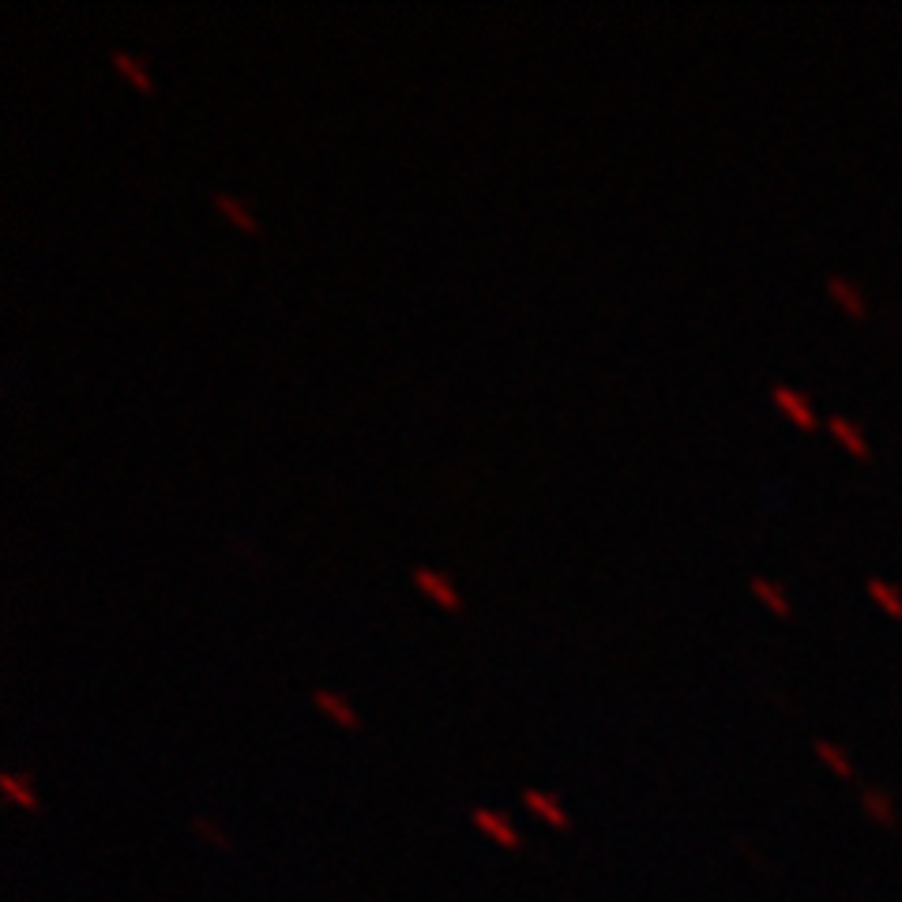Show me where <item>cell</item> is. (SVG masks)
I'll return each instance as SVG.
<instances>
[{"mask_svg":"<svg viewBox=\"0 0 902 902\" xmlns=\"http://www.w3.org/2000/svg\"><path fill=\"white\" fill-rule=\"evenodd\" d=\"M827 294L839 301L842 309L850 312V316H865L869 312V301H865V290L857 286L850 275H842V271H831L827 275Z\"/></svg>","mask_w":902,"mask_h":902,"instance_id":"obj_1","label":"cell"},{"mask_svg":"<svg viewBox=\"0 0 902 902\" xmlns=\"http://www.w3.org/2000/svg\"><path fill=\"white\" fill-rule=\"evenodd\" d=\"M771 399H775L801 429H812V425H816V406H812L797 388H790V384H775V388H771Z\"/></svg>","mask_w":902,"mask_h":902,"instance_id":"obj_2","label":"cell"},{"mask_svg":"<svg viewBox=\"0 0 902 902\" xmlns=\"http://www.w3.org/2000/svg\"><path fill=\"white\" fill-rule=\"evenodd\" d=\"M523 805H527L534 816H542L545 824L553 827H568V812L560 809V801L549 790H538V786H527L523 790Z\"/></svg>","mask_w":902,"mask_h":902,"instance_id":"obj_3","label":"cell"},{"mask_svg":"<svg viewBox=\"0 0 902 902\" xmlns=\"http://www.w3.org/2000/svg\"><path fill=\"white\" fill-rule=\"evenodd\" d=\"M470 820L482 827L485 835L493 842H500V846H508V850H519V835H515V827L500 816V812L493 809H470Z\"/></svg>","mask_w":902,"mask_h":902,"instance_id":"obj_4","label":"cell"},{"mask_svg":"<svg viewBox=\"0 0 902 902\" xmlns=\"http://www.w3.org/2000/svg\"><path fill=\"white\" fill-rule=\"evenodd\" d=\"M410 576H414V583H418L421 591L433 594L440 606H448V609L459 606V594H455V587H451V583L440 576V572H433V568H421V564H418V568H410Z\"/></svg>","mask_w":902,"mask_h":902,"instance_id":"obj_5","label":"cell"},{"mask_svg":"<svg viewBox=\"0 0 902 902\" xmlns=\"http://www.w3.org/2000/svg\"><path fill=\"white\" fill-rule=\"evenodd\" d=\"M827 429H831V436H835L839 444H846V451H854L857 459H869V440H865V433H861L850 418L831 414V418H827Z\"/></svg>","mask_w":902,"mask_h":902,"instance_id":"obj_6","label":"cell"},{"mask_svg":"<svg viewBox=\"0 0 902 902\" xmlns=\"http://www.w3.org/2000/svg\"><path fill=\"white\" fill-rule=\"evenodd\" d=\"M861 805H865V812H869L876 824H884V827L895 824V801H891V794L880 790V786H861Z\"/></svg>","mask_w":902,"mask_h":902,"instance_id":"obj_7","label":"cell"},{"mask_svg":"<svg viewBox=\"0 0 902 902\" xmlns=\"http://www.w3.org/2000/svg\"><path fill=\"white\" fill-rule=\"evenodd\" d=\"M865 591H869V598L884 609V613L902 617V587H895V583H887V579H880V576H869L865 579Z\"/></svg>","mask_w":902,"mask_h":902,"instance_id":"obj_8","label":"cell"},{"mask_svg":"<svg viewBox=\"0 0 902 902\" xmlns=\"http://www.w3.org/2000/svg\"><path fill=\"white\" fill-rule=\"evenodd\" d=\"M0 790H4V797L12 801V805H19V809H38V797H34L31 790V778L27 775H16V771H4L0 775Z\"/></svg>","mask_w":902,"mask_h":902,"instance_id":"obj_9","label":"cell"},{"mask_svg":"<svg viewBox=\"0 0 902 902\" xmlns=\"http://www.w3.org/2000/svg\"><path fill=\"white\" fill-rule=\"evenodd\" d=\"M312 703H316V707H320L324 715L335 718L339 726H346V730H354V726H358V718H354V711H350V707H346V703L339 700L335 692H327V688H312Z\"/></svg>","mask_w":902,"mask_h":902,"instance_id":"obj_10","label":"cell"},{"mask_svg":"<svg viewBox=\"0 0 902 902\" xmlns=\"http://www.w3.org/2000/svg\"><path fill=\"white\" fill-rule=\"evenodd\" d=\"M211 203H215L218 211L230 218L234 226H241V230H256V222H252L249 203L245 200H237V196H230V192H222V188H218V192H211Z\"/></svg>","mask_w":902,"mask_h":902,"instance_id":"obj_11","label":"cell"},{"mask_svg":"<svg viewBox=\"0 0 902 902\" xmlns=\"http://www.w3.org/2000/svg\"><path fill=\"white\" fill-rule=\"evenodd\" d=\"M812 748H816V756L835 771V775L842 778H854V763H850V756H846V748L835 745V741H827V737H816L812 741Z\"/></svg>","mask_w":902,"mask_h":902,"instance_id":"obj_12","label":"cell"},{"mask_svg":"<svg viewBox=\"0 0 902 902\" xmlns=\"http://www.w3.org/2000/svg\"><path fill=\"white\" fill-rule=\"evenodd\" d=\"M748 587H752V594L760 598L763 606H771L775 613H790V598H786V591H782L778 583H771V579H763V576H752L748 579Z\"/></svg>","mask_w":902,"mask_h":902,"instance_id":"obj_13","label":"cell"},{"mask_svg":"<svg viewBox=\"0 0 902 902\" xmlns=\"http://www.w3.org/2000/svg\"><path fill=\"white\" fill-rule=\"evenodd\" d=\"M109 61L117 64V68H121V72H125V76L132 79V83H136V87H143V91H147V87H151V79H147V72H143L140 64H136V57H132V53H128V49L113 46V49H109Z\"/></svg>","mask_w":902,"mask_h":902,"instance_id":"obj_14","label":"cell"},{"mask_svg":"<svg viewBox=\"0 0 902 902\" xmlns=\"http://www.w3.org/2000/svg\"><path fill=\"white\" fill-rule=\"evenodd\" d=\"M192 831L200 835V839H207L211 846H218V850H230V839H226V831L215 824V820H207V816H192Z\"/></svg>","mask_w":902,"mask_h":902,"instance_id":"obj_15","label":"cell"}]
</instances>
